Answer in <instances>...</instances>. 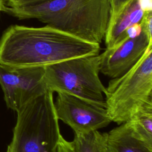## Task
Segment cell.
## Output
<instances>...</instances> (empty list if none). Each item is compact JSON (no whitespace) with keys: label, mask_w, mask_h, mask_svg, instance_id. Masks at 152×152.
I'll return each instance as SVG.
<instances>
[{"label":"cell","mask_w":152,"mask_h":152,"mask_svg":"<svg viewBox=\"0 0 152 152\" xmlns=\"http://www.w3.org/2000/svg\"><path fill=\"white\" fill-rule=\"evenodd\" d=\"M99 44L81 40L48 25H12L0 39V64L14 68L45 66L78 57L96 55Z\"/></svg>","instance_id":"obj_1"},{"label":"cell","mask_w":152,"mask_h":152,"mask_svg":"<svg viewBox=\"0 0 152 152\" xmlns=\"http://www.w3.org/2000/svg\"><path fill=\"white\" fill-rule=\"evenodd\" d=\"M109 0H51L4 12L19 20L36 19L84 41L100 44L110 17Z\"/></svg>","instance_id":"obj_2"},{"label":"cell","mask_w":152,"mask_h":152,"mask_svg":"<svg viewBox=\"0 0 152 152\" xmlns=\"http://www.w3.org/2000/svg\"><path fill=\"white\" fill-rule=\"evenodd\" d=\"M53 93L46 91L18 111L11 152H57L60 131Z\"/></svg>","instance_id":"obj_3"},{"label":"cell","mask_w":152,"mask_h":152,"mask_svg":"<svg viewBox=\"0 0 152 152\" xmlns=\"http://www.w3.org/2000/svg\"><path fill=\"white\" fill-rule=\"evenodd\" d=\"M101 55L67 59L45 66L48 91L71 94L106 107V87L100 78Z\"/></svg>","instance_id":"obj_4"},{"label":"cell","mask_w":152,"mask_h":152,"mask_svg":"<svg viewBox=\"0 0 152 152\" xmlns=\"http://www.w3.org/2000/svg\"><path fill=\"white\" fill-rule=\"evenodd\" d=\"M105 102L112 122L127 121L142 105L152 102V46L124 75L112 79L106 87Z\"/></svg>","instance_id":"obj_5"},{"label":"cell","mask_w":152,"mask_h":152,"mask_svg":"<svg viewBox=\"0 0 152 152\" xmlns=\"http://www.w3.org/2000/svg\"><path fill=\"white\" fill-rule=\"evenodd\" d=\"M54 106L58 120L74 134H85L107 126L111 122L106 107L78 97L58 93Z\"/></svg>","instance_id":"obj_6"},{"label":"cell","mask_w":152,"mask_h":152,"mask_svg":"<svg viewBox=\"0 0 152 152\" xmlns=\"http://www.w3.org/2000/svg\"><path fill=\"white\" fill-rule=\"evenodd\" d=\"M152 46L150 37L141 29L139 36L126 38L101 53L100 72L112 79L119 78L130 70Z\"/></svg>","instance_id":"obj_7"},{"label":"cell","mask_w":152,"mask_h":152,"mask_svg":"<svg viewBox=\"0 0 152 152\" xmlns=\"http://www.w3.org/2000/svg\"><path fill=\"white\" fill-rule=\"evenodd\" d=\"M106 133L107 152H152V145L140 138L126 122Z\"/></svg>","instance_id":"obj_8"},{"label":"cell","mask_w":152,"mask_h":152,"mask_svg":"<svg viewBox=\"0 0 152 152\" xmlns=\"http://www.w3.org/2000/svg\"><path fill=\"white\" fill-rule=\"evenodd\" d=\"M144 12L139 0H132L115 21L107 26L104 39L106 48H112L126 38L125 30L132 25L140 23Z\"/></svg>","instance_id":"obj_9"},{"label":"cell","mask_w":152,"mask_h":152,"mask_svg":"<svg viewBox=\"0 0 152 152\" xmlns=\"http://www.w3.org/2000/svg\"><path fill=\"white\" fill-rule=\"evenodd\" d=\"M0 85L7 107L15 112L18 111L20 109L19 76L17 68L0 64Z\"/></svg>","instance_id":"obj_10"},{"label":"cell","mask_w":152,"mask_h":152,"mask_svg":"<svg viewBox=\"0 0 152 152\" xmlns=\"http://www.w3.org/2000/svg\"><path fill=\"white\" fill-rule=\"evenodd\" d=\"M126 122L140 138L152 145V102L141 106Z\"/></svg>","instance_id":"obj_11"},{"label":"cell","mask_w":152,"mask_h":152,"mask_svg":"<svg viewBox=\"0 0 152 152\" xmlns=\"http://www.w3.org/2000/svg\"><path fill=\"white\" fill-rule=\"evenodd\" d=\"M71 142L74 152H107L106 133L98 130L74 134Z\"/></svg>","instance_id":"obj_12"},{"label":"cell","mask_w":152,"mask_h":152,"mask_svg":"<svg viewBox=\"0 0 152 152\" xmlns=\"http://www.w3.org/2000/svg\"><path fill=\"white\" fill-rule=\"evenodd\" d=\"M132 0H109L110 5V17L108 26L112 24L124 8Z\"/></svg>","instance_id":"obj_13"},{"label":"cell","mask_w":152,"mask_h":152,"mask_svg":"<svg viewBox=\"0 0 152 152\" xmlns=\"http://www.w3.org/2000/svg\"><path fill=\"white\" fill-rule=\"evenodd\" d=\"M141 29L150 37H152V11H144L140 21Z\"/></svg>","instance_id":"obj_14"},{"label":"cell","mask_w":152,"mask_h":152,"mask_svg":"<svg viewBox=\"0 0 152 152\" xmlns=\"http://www.w3.org/2000/svg\"><path fill=\"white\" fill-rule=\"evenodd\" d=\"M51 0H4L6 6L9 7H21L34 5Z\"/></svg>","instance_id":"obj_15"},{"label":"cell","mask_w":152,"mask_h":152,"mask_svg":"<svg viewBox=\"0 0 152 152\" xmlns=\"http://www.w3.org/2000/svg\"><path fill=\"white\" fill-rule=\"evenodd\" d=\"M57 152H74L71 141L66 140L61 135L58 142Z\"/></svg>","instance_id":"obj_16"},{"label":"cell","mask_w":152,"mask_h":152,"mask_svg":"<svg viewBox=\"0 0 152 152\" xmlns=\"http://www.w3.org/2000/svg\"><path fill=\"white\" fill-rule=\"evenodd\" d=\"M141 32L140 23H136L128 27L125 31V36L129 38H134L140 35Z\"/></svg>","instance_id":"obj_17"},{"label":"cell","mask_w":152,"mask_h":152,"mask_svg":"<svg viewBox=\"0 0 152 152\" xmlns=\"http://www.w3.org/2000/svg\"><path fill=\"white\" fill-rule=\"evenodd\" d=\"M140 5L144 11H152L151 0H139Z\"/></svg>","instance_id":"obj_18"},{"label":"cell","mask_w":152,"mask_h":152,"mask_svg":"<svg viewBox=\"0 0 152 152\" xmlns=\"http://www.w3.org/2000/svg\"><path fill=\"white\" fill-rule=\"evenodd\" d=\"M6 7L7 6L5 5L4 0H0V12L4 11Z\"/></svg>","instance_id":"obj_19"},{"label":"cell","mask_w":152,"mask_h":152,"mask_svg":"<svg viewBox=\"0 0 152 152\" xmlns=\"http://www.w3.org/2000/svg\"><path fill=\"white\" fill-rule=\"evenodd\" d=\"M6 152H11V151H9V150H7V151H6Z\"/></svg>","instance_id":"obj_20"}]
</instances>
